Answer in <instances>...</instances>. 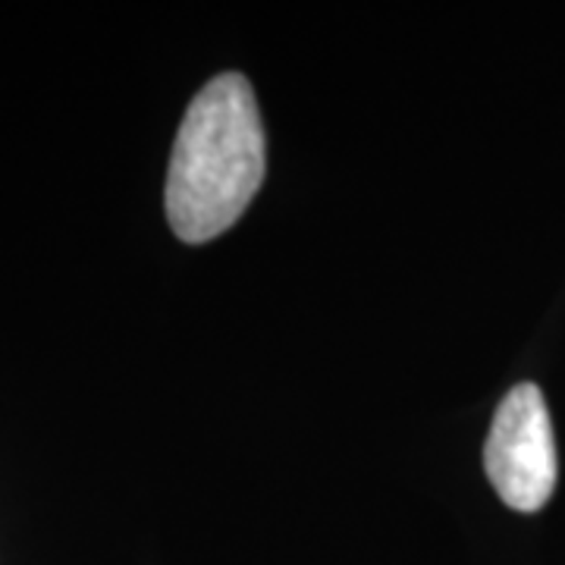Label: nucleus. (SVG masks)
<instances>
[{"instance_id":"nucleus-1","label":"nucleus","mask_w":565,"mask_h":565,"mask_svg":"<svg viewBox=\"0 0 565 565\" xmlns=\"http://www.w3.org/2000/svg\"><path fill=\"white\" fill-rule=\"evenodd\" d=\"M264 182V129L245 76L223 73L192 98L167 170V221L182 243L217 239Z\"/></svg>"},{"instance_id":"nucleus-2","label":"nucleus","mask_w":565,"mask_h":565,"mask_svg":"<svg viewBox=\"0 0 565 565\" xmlns=\"http://www.w3.org/2000/svg\"><path fill=\"white\" fill-rule=\"evenodd\" d=\"M487 478L509 509L537 512L556 487V440L544 393L519 384L497 405L484 446Z\"/></svg>"}]
</instances>
